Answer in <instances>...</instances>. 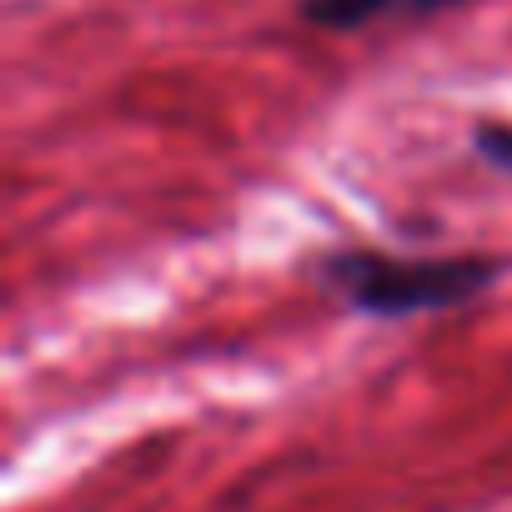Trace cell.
Segmentation results:
<instances>
[{"instance_id":"cell-1","label":"cell","mask_w":512,"mask_h":512,"mask_svg":"<svg viewBox=\"0 0 512 512\" xmlns=\"http://www.w3.org/2000/svg\"><path fill=\"white\" fill-rule=\"evenodd\" d=\"M492 256H387V251H337L327 256V287H337L367 317H417L452 312L497 282Z\"/></svg>"},{"instance_id":"cell-2","label":"cell","mask_w":512,"mask_h":512,"mask_svg":"<svg viewBox=\"0 0 512 512\" xmlns=\"http://www.w3.org/2000/svg\"><path fill=\"white\" fill-rule=\"evenodd\" d=\"M457 0H302V21L322 26V31H362L377 21H412V16H432L447 11Z\"/></svg>"},{"instance_id":"cell-3","label":"cell","mask_w":512,"mask_h":512,"mask_svg":"<svg viewBox=\"0 0 512 512\" xmlns=\"http://www.w3.org/2000/svg\"><path fill=\"white\" fill-rule=\"evenodd\" d=\"M472 146H477V156L487 161V166H497V171H512V126H477L472 131Z\"/></svg>"}]
</instances>
